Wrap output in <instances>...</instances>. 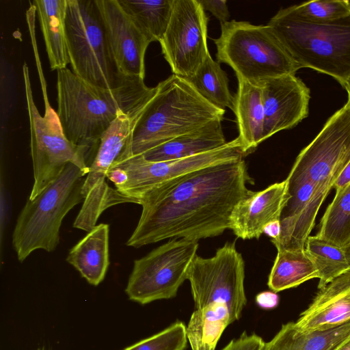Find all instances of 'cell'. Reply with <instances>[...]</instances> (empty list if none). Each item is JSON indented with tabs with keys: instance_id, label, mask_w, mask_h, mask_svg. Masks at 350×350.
<instances>
[{
	"instance_id": "cell-1",
	"label": "cell",
	"mask_w": 350,
	"mask_h": 350,
	"mask_svg": "<svg viewBox=\"0 0 350 350\" xmlns=\"http://www.w3.org/2000/svg\"><path fill=\"white\" fill-rule=\"evenodd\" d=\"M243 157L183 174L143 196L138 224L126 245L133 247L166 239L198 241L230 229L235 206L250 191Z\"/></svg>"
},
{
	"instance_id": "cell-2",
	"label": "cell",
	"mask_w": 350,
	"mask_h": 350,
	"mask_svg": "<svg viewBox=\"0 0 350 350\" xmlns=\"http://www.w3.org/2000/svg\"><path fill=\"white\" fill-rule=\"evenodd\" d=\"M57 113L66 137L80 146L97 148L98 141L120 111L144 109L157 88L133 77L113 89L93 85L68 68L57 70Z\"/></svg>"
},
{
	"instance_id": "cell-3",
	"label": "cell",
	"mask_w": 350,
	"mask_h": 350,
	"mask_svg": "<svg viewBox=\"0 0 350 350\" xmlns=\"http://www.w3.org/2000/svg\"><path fill=\"white\" fill-rule=\"evenodd\" d=\"M156 88L135 126L133 155L142 154L214 120H223L225 110L206 100L181 77L172 74Z\"/></svg>"
},
{
	"instance_id": "cell-4",
	"label": "cell",
	"mask_w": 350,
	"mask_h": 350,
	"mask_svg": "<svg viewBox=\"0 0 350 350\" xmlns=\"http://www.w3.org/2000/svg\"><path fill=\"white\" fill-rule=\"evenodd\" d=\"M267 25L301 68L327 74L345 87L350 77V14L315 23L302 21L282 8Z\"/></svg>"
},
{
	"instance_id": "cell-5",
	"label": "cell",
	"mask_w": 350,
	"mask_h": 350,
	"mask_svg": "<svg viewBox=\"0 0 350 350\" xmlns=\"http://www.w3.org/2000/svg\"><path fill=\"white\" fill-rule=\"evenodd\" d=\"M88 169L68 163L59 176L34 199L27 200L12 234V245L20 262L33 251L51 252L59 243L64 217L83 202L82 187Z\"/></svg>"
},
{
	"instance_id": "cell-6",
	"label": "cell",
	"mask_w": 350,
	"mask_h": 350,
	"mask_svg": "<svg viewBox=\"0 0 350 350\" xmlns=\"http://www.w3.org/2000/svg\"><path fill=\"white\" fill-rule=\"evenodd\" d=\"M213 40L217 62L254 85L301 68L268 25L232 20L221 24L220 36Z\"/></svg>"
},
{
	"instance_id": "cell-7",
	"label": "cell",
	"mask_w": 350,
	"mask_h": 350,
	"mask_svg": "<svg viewBox=\"0 0 350 350\" xmlns=\"http://www.w3.org/2000/svg\"><path fill=\"white\" fill-rule=\"evenodd\" d=\"M66 32L72 71L89 83L118 88L133 77L120 71L96 0H67Z\"/></svg>"
},
{
	"instance_id": "cell-8",
	"label": "cell",
	"mask_w": 350,
	"mask_h": 350,
	"mask_svg": "<svg viewBox=\"0 0 350 350\" xmlns=\"http://www.w3.org/2000/svg\"><path fill=\"white\" fill-rule=\"evenodd\" d=\"M23 75L34 178L28 198L33 200L59 176L68 163L88 169L97 148L70 142L66 137L57 111L51 106L49 99L44 100V114L41 116L33 100L29 68L25 63Z\"/></svg>"
},
{
	"instance_id": "cell-9",
	"label": "cell",
	"mask_w": 350,
	"mask_h": 350,
	"mask_svg": "<svg viewBox=\"0 0 350 350\" xmlns=\"http://www.w3.org/2000/svg\"><path fill=\"white\" fill-rule=\"evenodd\" d=\"M198 241L174 238L135 260L125 288L140 304L174 297L197 255Z\"/></svg>"
},
{
	"instance_id": "cell-10",
	"label": "cell",
	"mask_w": 350,
	"mask_h": 350,
	"mask_svg": "<svg viewBox=\"0 0 350 350\" xmlns=\"http://www.w3.org/2000/svg\"><path fill=\"white\" fill-rule=\"evenodd\" d=\"M187 280L196 308L221 304L226 306L232 323L240 318L247 302L245 262L234 242H226L212 257L196 255Z\"/></svg>"
},
{
	"instance_id": "cell-11",
	"label": "cell",
	"mask_w": 350,
	"mask_h": 350,
	"mask_svg": "<svg viewBox=\"0 0 350 350\" xmlns=\"http://www.w3.org/2000/svg\"><path fill=\"white\" fill-rule=\"evenodd\" d=\"M349 162L350 107L346 103L300 152L286 179L308 180L329 193Z\"/></svg>"
},
{
	"instance_id": "cell-12",
	"label": "cell",
	"mask_w": 350,
	"mask_h": 350,
	"mask_svg": "<svg viewBox=\"0 0 350 350\" xmlns=\"http://www.w3.org/2000/svg\"><path fill=\"white\" fill-rule=\"evenodd\" d=\"M132 155L131 145L124 135L112 130L102 134L82 187L84 200L74 228L88 232L107 208L122 203H135L106 182L109 171Z\"/></svg>"
},
{
	"instance_id": "cell-13",
	"label": "cell",
	"mask_w": 350,
	"mask_h": 350,
	"mask_svg": "<svg viewBox=\"0 0 350 350\" xmlns=\"http://www.w3.org/2000/svg\"><path fill=\"white\" fill-rule=\"evenodd\" d=\"M208 18L198 0H174L166 31L159 41L173 74L190 77L209 53Z\"/></svg>"
},
{
	"instance_id": "cell-14",
	"label": "cell",
	"mask_w": 350,
	"mask_h": 350,
	"mask_svg": "<svg viewBox=\"0 0 350 350\" xmlns=\"http://www.w3.org/2000/svg\"><path fill=\"white\" fill-rule=\"evenodd\" d=\"M243 155L238 137L217 149L181 159L149 161L142 154L132 155L115 165L123 170L126 177L116 189L139 204L146 194L183 174Z\"/></svg>"
},
{
	"instance_id": "cell-15",
	"label": "cell",
	"mask_w": 350,
	"mask_h": 350,
	"mask_svg": "<svg viewBox=\"0 0 350 350\" xmlns=\"http://www.w3.org/2000/svg\"><path fill=\"white\" fill-rule=\"evenodd\" d=\"M258 85L265 115L263 141L295 126L308 116L310 91L295 75L267 79Z\"/></svg>"
},
{
	"instance_id": "cell-16",
	"label": "cell",
	"mask_w": 350,
	"mask_h": 350,
	"mask_svg": "<svg viewBox=\"0 0 350 350\" xmlns=\"http://www.w3.org/2000/svg\"><path fill=\"white\" fill-rule=\"evenodd\" d=\"M113 56L122 74L145 77V54L150 41L118 0H96Z\"/></svg>"
},
{
	"instance_id": "cell-17",
	"label": "cell",
	"mask_w": 350,
	"mask_h": 350,
	"mask_svg": "<svg viewBox=\"0 0 350 350\" xmlns=\"http://www.w3.org/2000/svg\"><path fill=\"white\" fill-rule=\"evenodd\" d=\"M287 183L290 198L280 215V235L271 241L276 249L301 250L305 249L319 210L329 193L308 180Z\"/></svg>"
},
{
	"instance_id": "cell-18",
	"label": "cell",
	"mask_w": 350,
	"mask_h": 350,
	"mask_svg": "<svg viewBox=\"0 0 350 350\" xmlns=\"http://www.w3.org/2000/svg\"><path fill=\"white\" fill-rule=\"evenodd\" d=\"M289 198L286 179L260 191L250 190L234 208L230 229L243 240L258 239L269 223L280 219Z\"/></svg>"
},
{
	"instance_id": "cell-19",
	"label": "cell",
	"mask_w": 350,
	"mask_h": 350,
	"mask_svg": "<svg viewBox=\"0 0 350 350\" xmlns=\"http://www.w3.org/2000/svg\"><path fill=\"white\" fill-rule=\"evenodd\" d=\"M319 290L295 322L301 332L327 329L350 321V271Z\"/></svg>"
},
{
	"instance_id": "cell-20",
	"label": "cell",
	"mask_w": 350,
	"mask_h": 350,
	"mask_svg": "<svg viewBox=\"0 0 350 350\" xmlns=\"http://www.w3.org/2000/svg\"><path fill=\"white\" fill-rule=\"evenodd\" d=\"M222 120H214L198 129L159 145L142 155L149 161L177 160L217 149L226 140Z\"/></svg>"
},
{
	"instance_id": "cell-21",
	"label": "cell",
	"mask_w": 350,
	"mask_h": 350,
	"mask_svg": "<svg viewBox=\"0 0 350 350\" xmlns=\"http://www.w3.org/2000/svg\"><path fill=\"white\" fill-rule=\"evenodd\" d=\"M109 224L95 226L71 248L66 258V261L93 286L103 282L109 265Z\"/></svg>"
},
{
	"instance_id": "cell-22",
	"label": "cell",
	"mask_w": 350,
	"mask_h": 350,
	"mask_svg": "<svg viewBox=\"0 0 350 350\" xmlns=\"http://www.w3.org/2000/svg\"><path fill=\"white\" fill-rule=\"evenodd\" d=\"M234 110L239 130L238 138L244 154L263 142L264 109L259 85L237 78Z\"/></svg>"
},
{
	"instance_id": "cell-23",
	"label": "cell",
	"mask_w": 350,
	"mask_h": 350,
	"mask_svg": "<svg viewBox=\"0 0 350 350\" xmlns=\"http://www.w3.org/2000/svg\"><path fill=\"white\" fill-rule=\"evenodd\" d=\"M50 67L52 70L70 64L66 32L67 0H34Z\"/></svg>"
},
{
	"instance_id": "cell-24",
	"label": "cell",
	"mask_w": 350,
	"mask_h": 350,
	"mask_svg": "<svg viewBox=\"0 0 350 350\" xmlns=\"http://www.w3.org/2000/svg\"><path fill=\"white\" fill-rule=\"evenodd\" d=\"M350 336V321L324 330L304 332L295 322L282 325L262 350H336Z\"/></svg>"
},
{
	"instance_id": "cell-25",
	"label": "cell",
	"mask_w": 350,
	"mask_h": 350,
	"mask_svg": "<svg viewBox=\"0 0 350 350\" xmlns=\"http://www.w3.org/2000/svg\"><path fill=\"white\" fill-rule=\"evenodd\" d=\"M232 323L226 306L213 303L196 308L186 327L192 350H215L224 329Z\"/></svg>"
},
{
	"instance_id": "cell-26",
	"label": "cell",
	"mask_w": 350,
	"mask_h": 350,
	"mask_svg": "<svg viewBox=\"0 0 350 350\" xmlns=\"http://www.w3.org/2000/svg\"><path fill=\"white\" fill-rule=\"evenodd\" d=\"M277 255L268 278V286L277 293L313 279L319 273L306 252L277 249Z\"/></svg>"
},
{
	"instance_id": "cell-27",
	"label": "cell",
	"mask_w": 350,
	"mask_h": 350,
	"mask_svg": "<svg viewBox=\"0 0 350 350\" xmlns=\"http://www.w3.org/2000/svg\"><path fill=\"white\" fill-rule=\"evenodd\" d=\"M118 1L150 42L161 40L169 24L174 0Z\"/></svg>"
},
{
	"instance_id": "cell-28",
	"label": "cell",
	"mask_w": 350,
	"mask_h": 350,
	"mask_svg": "<svg viewBox=\"0 0 350 350\" xmlns=\"http://www.w3.org/2000/svg\"><path fill=\"white\" fill-rule=\"evenodd\" d=\"M185 79L215 107L222 110L228 107L233 111L234 98L229 90L228 77L211 54L192 76Z\"/></svg>"
},
{
	"instance_id": "cell-29",
	"label": "cell",
	"mask_w": 350,
	"mask_h": 350,
	"mask_svg": "<svg viewBox=\"0 0 350 350\" xmlns=\"http://www.w3.org/2000/svg\"><path fill=\"white\" fill-rule=\"evenodd\" d=\"M305 250L319 273L321 289L340 275L350 271L342 247L315 236H309Z\"/></svg>"
},
{
	"instance_id": "cell-30",
	"label": "cell",
	"mask_w": 350,
	"mask_h": 350,
	"mask_svg": "<svg viewBox=\"0 0 350 350\" xmlns=\"http://www.w3.org/2000/svg\"><path fill=\"white\" fill-rule=\"evenodd\" d=\"M316 236L341 247L350 241V183L336 193L321 219Z\"/></svg>"
},
{
	"instance_id": "cell-31",
	"label": "cell",
	"mask_w": 350,
	"mask_h": 350,
	"mask_svg": "<svg viewBox=\"0 0 350 350\" xmlns=\"http://www.w3.org/2000/svg\"><path fill=\"white\" fill-rule=\"evenodd\" d=\"M283 9L302 21L315 23L333 21L350 14L348 0L310 1Z\"/></svg>"
},
{
	"instance_id": "cell-32",
	"label": "cell",
	"mask_w": 350,
	"mask_h": 350,
	"mask_svg": "<svg viewBox=\"0 0 350 350\" xmlns=\"http://www.w3.org/2000/svg\"><path fill=\"white\" fill-rule=\"evenodd\" d=\"M186 326L176 321L163 330L122 350H184L187 346Z\"/></svg>"
},
{
	"instance_id": "cell-33",
	"label": "cell",
	"mask_w": 350,
	"mask_h": 350,
	"mask_svg": "<svg viewBox=\"0 0 350 350\" xmlns=\"http://www.w3.org/2000/svg\"><path fill=\"white\" fill-rule=\"evenodd\" d=\"M265 342L261 337L252 334L243 333L237 339L232 340L221 350H262Z\"/></svg>"
},
{
	"instance_id": "cell-34",
	"label": "cell",
	"mask_w": 350,
	"mask_h": 350,
	"mask_svg": "<svg viewBox=\"0 0 350 350\" xmlns=\"http://www.w3.org/2000/svg\"><path fill=\"white\" fill-rule=\"evenodd\" d=\"M203 10L210 12L221 24L229 21L230 12L226 0H198Z\"/></svg>"
},
{
	"instance_id": "cell-35",
	"label": "cell",
	"mask_w": 350,
	"mask_h": 350,
	"mask_svg": "<svg viewBox=\"0 0 350 350\" xmlns=\"http://www.w3.org/2000/svg\"><path fill=\"white\" fill-rule=\"evenodd\" d=\"M256 301L263 309H273L278 305L279 297L273 291H263L256 295Z\"/></svg>"
},
{
	"instance_id": "cell-36",
	"label": "cell",
	"mask_w": 350,
	"mask_h": 350,
	"mask_svg": "<svg viewBox=\"0 0 350 350\" xmlns=\"http://www.w3.org/2000/svg\"><path fill=\"white\" fill-rule=\"evenodd\" d=\"M3 188L1 185V237L2 239V234L3 229L8 222V213H9V204L7 199V196L3 193Z\"/></svg>"
},
{
	"instance_id": "cell-37",
	"label": "cell",
	"mask_w": 350,
	"mask_h": 350,
	"mask_svg": "<svg viewBox=\"0 0 350 350\" xmlns=\"http://www.w3.org/2000/svg\"><path fill=\"white\" fill-rule=\"evenodd\" d=\"M350 183V162L333 185L336 193L340 192Z\"/></svg>"
},
{
	"instance_id": "cell-38",
	"label": "cell",
	"mask_w": 350,
	"mask_h": 350,
	"mask_svg": "<svg viewBox=\"0 0 350 350\" xmlns=\"http://www.w3.org/2000/svg\"><path fill=\"white\" fill-rule=\"evenodd\" d=\"M281 224L280 220L269 223L264 228L263 233L267 234L271 240H276L280 237Z\"/></svg>"
},
{
	"instance_id": "cell-39",
	"label": "cell",
	"mask_w": 350,
	"mask_h": 350,
	"mask_svg": "<svg viewBox=\"0 0 350 350\" xmlns=\"http://www.w3.org/2000/svg\"><path fill=\"white\" fill-rule=\"evenodd\" d=\"M336 350H350V336Z\"/></svg>"
},
{
	"instance_id": "cell-40",
	"label": "cell",
	"mask_w": 350,
	"mask_h": 350,
	"mask_svg": "<svg viewBox=\"0 0 350 350\" xmlns=\"http://www.w3.org/2000/svg\"><path fill=\"white\" fill-rule=\"evenodd\" d=\"M344 88L347 90L348 94V100L347 104L350 107V77L347 81Z\"/></svg>"
},
{
	"instance_id": "cell-41",
	"label": "cell",
	"mask_w": 350,
	"mask_h": 350,
	"mask_svg": "<svg viewBox=\"0 0 350 350\" xmlns=\"http://www.w3.org/2000/svg\"><path fill=\"white\" fill-rule=\"evenodd\" d=\"M344 250V252L345 253L346 257L347 258V260L350 265V241L342 247Z\"/></svg>"
},
{
	"instance_id": "cell-42",
	"label": "cell",
	"mask_w": 350,
	"mask_h": 350,
	"mask_svg": "<svg viewBox=\"0 0 350 350\" xmlns=\"http://www.w3.org/2000/svg\"><path fill=\"white\" fill-rule=\"evenodd\" d=\"M36 350H51V349H46L45 347H40V348L37 349Z\"/></svg>"
},
{
	"instance_id": "cell-43",
	"label": "cell",
	"mask_w": 350,
	"mask_h": 350,
	"mask_svg": "<svg viewBox=\"0 0 350 350\" xmlns=\"http://www.w3.org/2000/svg\"><path fill=\"white\" fill-rule=\"evenodd\" d=\"M348 1H349V5H350V0H348Z\"/></svg>"
}]
</instances>
